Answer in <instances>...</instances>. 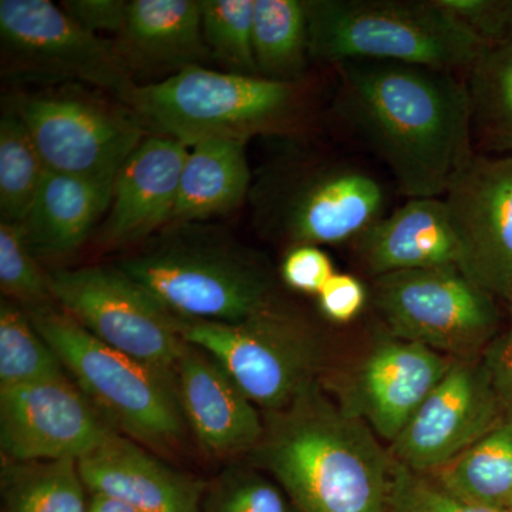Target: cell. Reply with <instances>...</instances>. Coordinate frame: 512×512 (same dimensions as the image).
Listing matches in <instances>:
<instances>
[{
	"mask_svg": "<svg viewBox=\"0 0 512 512\" xmlns=\"http://www.w3.org/2000/svg\"><path fill=\"white\" fill-rule=\"evenodd\" d=\"M202 33L228 73L259 76L254 56V0H200Z\"/></svg>",
	"mask_w": 512,
	"mask_h": 512,
	"instance_id": "30",
	"label": "cell"
},
{
	"mask_svg": "<svg viewBox=\"0 0 512 512\" xmlns=\"http://www.w3.org/2000/svg\"><path fill=\"white\" fill-rule=\"evenodd\" d=\"M510 303H511V312H512V298H511V301H510Z\"/></svg>",
	"mask_w": 512,
	"mask_h": 512,
	"instance_id": "40",
	"label": "cell"
},
{
	"mask_svg": "<svg viewBox=\"0 0 512 512\" xmlns=\"http://www.w3.org/2000/svg\"><path fill=\"white\" fill-rule=\"evenodd\" d=\"M245 146L247 141L208 138L188 147L170 225L200 224L237 210L251 183Z\"/></svg>",
	"mask_w": 512,
	"mask_h": 512,
	"instance_id": "23",
	"label": "cell"
},
{
	"mask_svg": "<svg viewBox=\"0 0 512 512\" xmlns=\"http://www.w3.org/2000/svg\"><path fill=\"white\" fill-rule=\"evenodd\" d=\"M2 74L20 83H84L123 103L136 86L111 40L49 0L0 2Z\"/></svg>",
	"mask_w": 512,
	"mask_h": 512,
	"instance_id": "11",
	"label": "cell"
},
{
	"mask_svg": "<svg viewBox=\"0 0 512 512\" xmlns=\"http://www.w3.org/2000/svg\"><path fill=\"white\" fill-rule=\"evenodd\" d=\"M79 470L90 494L143 512H202L204 488L198 481L165 466L117 431L80 458Z\"/></svg>",
	"mask_w": 512,
	"mask_h": 512,
	"instance_id": "19",
	"label": "cell"
},
{
	"mask_svg": "<svg viewBox=\"0 0 512 512\" xmlns=\"http://www.w3.org/2000/svg\"><path fill=\"white\" fill-rule=\"evenodd\" d=\"M114 431L67 377L0 389L3 461H79Z\"/></svg>",
	"mask_w": 512,
	"mask_h": 512,
	"instance_id": "15",
	"label": "cell"
},
{
	"mask_svg": "<svg viewBox=\"0 0 512 512\" xmlns=\"http://www.w3.org/2000/svg\"><path fill=\"white\" fill-rule=\"evenodd\" d=\"M28 313L76 386L111 426L151 447L180 440L184 416L170 380L104 345L56 306Z\"/></svg>",
	"mask_w": 512,
	"mask_h": 512,
	"instance_id": "6",
	"label": "cell"
},
{
	"mask_svg": "<svg viewBox=\"0 0 512 512\" xmlns=\"http://www.w3.org/2000/svg\"><path fill=\"white\" fill-rule=\"evenodd\" d=\"M356 255L367 274L379 276L458 265L456 238L443 198H410L355 239Z\"/></svg>",
	"mask_w": 512,
	"mask_h": 512,
	"instance_id": "21",
	"label": "cell"
},
{
	"mask_svg": "<svg viewBox=\"0 0 512 512\" xmlns=\"http://www.w3.org/2000/svg\"><path fill=\"white\" fill-rule=\"evenodd\" d=\"M384 512H500L463 500L431 474L394 461Z\"/></svg>",
	"mask_w": 512,
	"mask_h": 512,
	"instance_id": "33",
	"label": "cell"
},
{
	"mask_svg": "<svg viewBox=\"0 0 512 512\" xmlns=\"http://www.w3.org/2000/svg\"><path fill=\"white\" fill-rule=\"evenodd\" d=\"M458 266L494 298H512V156L476 154L443 197Z\"/></svg>",
	"mask_w": 512,
	"mask_h": 512,
	"instance_id": "13",
	"label": "cell"
},
{
	"mask_svg": "<svg viewBox=\"0 0 512 512\" xmlns=\"http://www.w3.org/2000/svg\"><path fill=\"white\" fill-rule=\"evenodd\" d=\"M383 185L353 165L295 161L266 175L255 211L258 221L295 245L355 239L383 217Z\"/></svg>",
	"mask_w": 512,
	"mask_h": 512,
	"instance_id": "9",
	"label": "cell"
},
{
	"mask_svg": "<svg viewBox=\"0 0 512 512\" xmlns=\"http://www.w3.org/2000/svg\"><path fill=\"white\" fill-rule=\"evenodd\" d=\"M0 289L6 301L28 312L56 306L49 274L37 264L22 227L12 222H0Z\"/></svg>",
	"mask_w": 512,
	"mask_h": 512,
	"instance_id": "31",
	"label": "cell"
},
{
	"mask_svg": "<svg viewBox=\"0 0 512 512\" xmlns=\"http://www.w3.org/2000/svg\"><path fill=\"white\" fill-rule=\"evenodd\" d=\"M454 360L386 333L357 363L339 402L390 444L447 375Z\"/></svg>",
	"mask_w": 512,
	"mask_h": 512,
	"instance_id": "16",
	"label": "cell"
},
{
	"mask_svg": "<svg viewBox=\"0 0 512 512\" xmlns=\"http://www.w3.org/2000/svg\"><path fill=\"white\" fill-rule=\"evenodd\" d=\"M89 512H143L106 495L90 494Z\"/></svg>",
	"mask_w": 512,
	"mask_h": 512,
	"instance_id": "39",
	"label": "cell"
},
{
	"mask_svg": "<svg viewBox=\"0 0 512 512\" xmlns=\"http://www.w3.org/2000/svg\"><path fill=\"white\" fill-rule=\"evenodd\" d=\"M47 170L114 181L147 128L124 103L74 92L18 94L12 100Z\"/></svg>",
	"mask_w": 512,
	"mask_h": 512,
	"instance_id": "12",
	"label": "cell"
},
{
	"mask_svg": "<svg viewBox=\"0 0 512 512\" xmlns=\"http://www.w3.org/2000/svg\"><path fill=\"white\" fill-rule=\"evenodd\" d=\"M188 345L204 350L266 413L291 406L318 384L323 350L313 330L276 306L237 323L180 320Z\"/></svg>",
	"mask_w": 512,
	"mask_h": 512,
	"instance_id": "7",
	"label": "cell"
},
{
	"mask_svg": "<svg viewBox=\"0 0 512 512\" xmlns=\"http://www.w3.org/2000/svg\"><path fill=\"white\" fill-rule=\"evenodd\" d=\"M47 167L25 121L12 104L0 119V217L20 224L35 201Z\"/></svg>",
	"mask_w": 512,
	"mask_h": 512,
	"instance_id": "28",
	"label": "cell"
},
{
	"mask_svg": "<svg viewBox=\"0 0 512 512\" xmlns=\"http://www.w3.org/2000/svg\"><path fill=\"white\" fill-rule=\"evenodd\" d=\"M504 512H512V508H511V510H507V511H504Z\"/></svg>",
	"mask_w": 512,
	"mask_h": 512,
	"instance_id": "41",
	"label": "cell"
},
{
	"mask_svg": "<svg viewBox=\"0 0 512 512\" xmlns=\"http://www.w3.org/2000/svg\"><path fill=\"white\" fill-rule=\"evenodd\" d=\"M463 500L504 512L512 508V417L431 473Z\"/></svg>",
	"mask_w": 512,
	"mask_h": 512,
	"instance_id": "25",
	"label": "cell"
},
{
	"mask_svg": "<svg viewBox=\"0 0 512 512\" xmlns=\"http://www.w3.org/2000/svg\"><path fill=\"white\" fill-rule=\"evenodd\" d=\"M282 279L293 291L318 293L335 275L332 261L316 245H295L281 266Z\"/></svg>",
	"mask_w": 512,
	"mask_h": 512,
	"instance_id": "35",
	"label": "cell"
},
{
	"mask_svg": "<svg viewBox=\"0 0 512 512\" xmlns=\"http://www.w3.org/2000/svg\"><path fill=\"white\" fill-rule=\"evenodd\" d=\"M373 305L394 338L454 359H471L497 332L495 298L458 265L430 266L373 279Z\"/></svg>",
	"mask_w": 512,
	"mask_h": 512,
	"instance_id": "10",
	"label": "cell"
},
{
	"mask_svg": "<svg viewBox=\"0 0 512 512\" xmlns=\"http://www.w3.org/2000/svg\"><path fill=\"white\" fill-rule=\"evenodd\" d=\"M202 512H301L274 478L249 468L224 471L207 495Z\"/></svg>",
	"mask_w": 512,
	"mask_h": 512,
	"instance_id": "32",
	"label": "cell"
},
{
	"mask_svg": "<svg viewBox=\"0 0 512 512\" xmlns=\"http://www.w3.org/2000/svg\"><path fill=\"white\" fill-rule=\"evenodd\" d=\"M466 73L473 140L512 156V25L500 39L480 47Z\"/></svg>",
	"mask_w": 512,
	"mask_h": 512,
	"instance_id": "24",
	"label": "cell"
},
{
	"mask_svg": "<svg viewBox=\"0 0 512 512\" xmlns=\"http://www.w3.org/2000/svg\"><path fill=\"white\" fill-rule=\"evenodd\" d=\"M254 56L259 76L301 83L312 59L306 0H254Z\"/></svg>",
	"mask_w": 512,
	"mask_h": 512,
	"instance_id": "27",
	"label": "cell"
},
{
	"mask_svg": "<svg viewBox=\"0 0 512 512\" xmlns=\"http://www.w3.org/2000/svg\"><path fill=\"white\" fill-rule=\"evenodd\" d=\"M114 181L86 180L47 171L20 222L33 254L63 256L82 247L109 211Z\"/></svg>",
	"mask_w": 512,
	"mask_h": 512,
	"instance_id": "22",
	"label": "cell"
},
{
	"mask_svg": "<svg viewBox=\"0 0 512 512\" xmlns=\"http://www.w3.org/2000/svg\"><path fill=\"white\" fill-rule=\"evenodd\" d=\"M323 315L333 322L348 323L362 312L366 289L355 276L335 274L318 293Z\"/></svg>",
	"mask_w": 512,
	"mask_h": 512,
	"instance_id": "36",
	"label": "cell"
},
{
	"mask_svg": "<svg viewBox=\"0 0 512 512\" xmlns=\"http://www.w3.org/2000/svg\"><path fill=\"white\" fill-rule=\"evenodd\" d=\"M437 3L483 45L500 39L512 25V0H437Z\"/></svg>",
	"mask_w": 512,
	"mask_h": 512,
	"instance_id": "34",
	"label": "cell"
},
{
	"mask_svg": "<svg viewBox=\"0 0 512 512\" xmlns=\"http://www.w3.org/2000/svg\"><path fill=\"white\" fill-rule=\"evenodd\" d=\"M484 366L501 402L512 409V328L491 343Z\"/></svg>",
	"mask_w": 512,
	"mask_h": 512,
	"instance_id": "38",
	"label": "cell"
},
{
	"mask_svg": "<svg viewBox=\"0 0 512 512\" xmlns=\"http://www.w3.org/2000/svg\"><path fill=\"white\" fill-rule=\"evenodd\" d=\"M336 110L410 198H443L474 153L466 82L413 64H336Z\"/></svg>",
	"mask_w": 512,
	"mask_h": 512,
	"instance_id": "1",
	"label": "cell"
},
{
	"mask_svg": "<svg viewBox=\"0 0 512 512\" xmlns=\"http://www.w3.org/2000/svg\"><path fill=\"white\" fill-rule=\"evenodd\" d=\"M111 42L136 84L137 77H170L212 59L197 0H133L126 25Z\"/></svg>",
	"mask_w": 512,
	"mask_h": 512,
	"instance_id": "20",
	"label": "cell"
},
{
	"mask_svg": "<svg viewBox=\"0 0 512 512\" xmlns=\"http://www.w3.org/2000/svg\"><path fill=\"white\" fill-rule=\"evenodd\" d=\"M59 356L33 325L28 311L10 301L0 305V389L66 377Z\"/></svg>",
	"mask_w": 512,
	"mask_h": 512,
	"instance_id": "29",
	"label": "cell"
},
{
	"mask_svg": "<svg viewBox=\"0 0 512 512\" xmlns=\"http://www.w3.org/2000/svg\"><path fill=\"white\" fill-rule=\"evenodd\" d=\"M62 8L84 29L99 36L109 32L119 35L126 25L130 2L126 0H66Z\"/></svg>",
	"mask_w": 512,
	"mask_h": 512,
	"instance_id": "37",
	"label": "cell"
},
{
	"mask_svg": "<svg viewBox=\"0 0 512 512\" xmlns=\"http://www.w3.org/2000/svg\"><path fill=\"white\" fill-rule=\"evenodd\" d=\"M178 403L200 446L211 456L252 453L261 443L265 421L258 407L204 350L188 345L175 376Z\"/></svg>",
	"mask_w": 512,
	"mask_h": 512,
	"instance_id": "18",
	"label": "cell"
},
{
	"mask_svg": "<svg viewBox=\"0 0 512 512\" xmlns=\"http://www.w3.org/2000/svg\"><path fill=\"white\" fill-rule=\"evenodd\" d=\"M59 308L94 338L133 357L175 386L187 342L174 313L117 265H89L49 274Z\"/></svg>",
	"mask_w": 512,
	"mask_h": 512,
	"instance_id": "8",
	"label": "cell"
},
{
	"mask_svg": "<svg viewBox=\"0 0 512 512\" xmlns=\"http://www.w3.org/2000/svg\"><path fill=\"white\" fill-rule=\"evenodd\" d=\"M90 495L79 461H3L2 512H89Z\"/></svg>",
	"mask_w": 512,
	"mask_h": 512,
	"instance_id": "26",
	"label": "cell"
},
{
	"mask_svg": "<svg viewBox=\"0 0 512 512\" xmlns=\"http://www.w3.org/2000/svg\"><path fill=\"white\" fill-rule=\"evenodd\" d=\"M312 60L464 70L483 43L437 0H306Z\"/></svg>",
	"mask_w": 512,
	"mask_h": 512,
	"instance_id": "4",
	"label": "cell"
},
{
	"mask_svg": "<svg viewBox=\"0 0 512 512\" xmlns=\"http://www.w3.org/2000/svg\"><path fill=\"white\" fill-rule=\"evenodd\" d=\"M202 224L168 225L117 266L181 319L237 323L272 308L268 269Z\"/></svg>",
	"mask_w": 512,
	"mask_h": 512,
	"instance_id": "3",
	"label": "cell"
},
{
	"mask_svg": "<svg viewBox=\"0 0 512 512\" xmlns=\"http://www.w3.org/2000/svg\"><path fill=\"white\" fill-rule=\"evenodd\" d=\"M299 86L194 66L157 82L137 83L123 103L147 131L190 147L208 138L248 141L281 130L299 109Z\"/></svg>",
	"mask_w": 512,
	"mask_h": 512,
	"instance_id": "5",
	"label": "cell"
},
{
	"mask_svg": "<svg viewBox=\"0 0 512 512\" xmlns=\"http://www.w3.org/2000/svg\"><path fill=\"white\" fill-rule=\"evenodd\" d=\"M188 146L177 138L148 134L121 165L96 242L106 249L144 244L173 220Z\"/></svg>",
	"mask_w": 512,
	"mask_h": 512,
	"instance_id": "17",
	"label": "cell"
},
{
	"mask_svg": "<svg viewBox=\"0 0 512 512\" xmlns=\"http://www.w3.org/2000/svg\"><path fill=\"white\" fill-rule=\"evenodd\" d=\"M256 463L301 512H384L394 460L375 431L320 384L266 413Z\"/></svg>",
	"mask_w": 512,
	"mask_h": 512,
	"instance_id": "2",
	"label": "cell"
},
{
	"mask_svg": "<svg viewBox=\"0 0 512 512\" xmlns=\"http://www.w3.org/2000/svg\"><path fill=\"white\" fill-rule=\"evenodd\" d=\"M504 407L484 363L456 359L389 444L390 456L410 470L434 473L503 423Z\"/></svg>",
	"mask_w": 512,
	"mask_h": 512,
	"instance_id": "14",
	"label": "cell"
}]
</instances>
